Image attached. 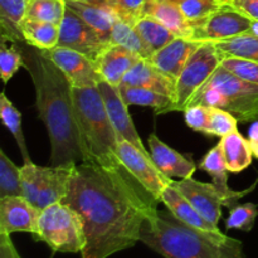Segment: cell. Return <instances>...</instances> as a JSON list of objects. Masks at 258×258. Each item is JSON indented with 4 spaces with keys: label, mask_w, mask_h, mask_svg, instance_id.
<instances>
[{
    "label": "cell",
    "mask_w": 258,
    "mask_h": 258,
    "mask_svg": "<svg viewBox=\"0 0 258 258\" xmlns=\"http://www.w3.org/2000/svg\"><path fill=\"white\" fill-rule=\"evenodd\" d=\"M60 203L75 209L83 222L82 258H108L134 247L145 219L158 212V202L133 176L87 163L75 166Z\"/></svg>",
    "instance_id": "obj_1"
},
{
    "label": "cell",
    "mask_w": 258,
    "mask_h": 258,
    "mask_svg": "<svg viewBox=\"0 0 258 258\" xmlns=\"http://www.w3.org/2000/svg\"><path fill=\"white\" fill-rule=\"evenodd\" d=\"M24 68L37 95V108L49 135L50 165L82 163L80 131L72 98V86L45 50L19 42Z\"/></svg>",
    "instance_id": "obj_2"
},
{
    "label": "cell",
    "mask_w": 258,
    "mask_h": 258,
    "mask_svg": "<svg viewBox=\"0 0 258 258\" xmlns=\"http://www.w3.org/2000/svg\"><path fill=\"white\" fill-rule=\"evenodd\" d=\"M140 241L165 258H244L243 243L219 232L197 229L170 211L145 219Z\"/></svg>",
    "instance_id": "obj_3"
},
{
    "label": "cell",
    "mask_w": 258,
    "mask_h": 258,
    "mask_svg": "<svg viewBox=\"0 0 258 258\" xmlns=\"http://www.w3.org/2000/svg\"><path fill=\"white\" fill-rule=\"evenodd\" d=\"M72 98L80 131L82 163L128 174L118 158L117 135L98 88L72 87Z\"/></svg>",
    "instance_id": "obj_4"
},
{
    "label": "cell",
    "mask_w": 258,
    "mask_h": 258,
    "mask_svg": "<svg viewBox=\"0 0 258 258\" xmlns=\"http://www.w3.org/2000/svg\"><path fill=\"white\" fill-rule=\"evenodd\" d=\"M202 105L228 111L238 122L258 120V85L248 82L219 66L197 91L188 106Z\"/></svg>",
    "instance_id": "obj_5"
},
{
    "label": "cell",
    "mask_w": 258,
    "mask_h": 258,
    "mask_svg": "<svg viewBox=\"0 0 258 258\" xmlns=\"http://www.w3.org/2000/svg\"><path fill=\"white\" fill-rule=\"evenodd\" d=\"M33 237L60 253H81L86 246L82 219L64 203L50 204L42 209L38 232Z\"/></svg>",
    "instance_id": "obj_6"
},
{
    "label": "cell",
    "mask_w": 258,
    "mask_h": 258,
    "mask_svg": "<svg viewBox=\"0 0 258 258\" xmlns=\"http://www.w3.org/2000/svg\"><path fill=\"white\" fill-rule=\"evenodd\" d=\"M173 185L180 190L194 206V208L201 213V216L208 223L218 227V222L222 217V206L232 209L239 204V199L252 193L258 185V180L248 189L242 191L221 190L213 183L207 184L194 180L193 178L173 180Z\"/></svg>",
    "instance_id": "obj_7"
},
{
    "label": "cell",
    "mask_w": 258,
    "mask_h": 258,
    "mask_svg": "<svg viewBox=\"0 0 258 258\" xmlns=\"http://www.w3.org/2000/svg\"><path fill=\"white\" fill-rule=\"evenodd\" d=\"M221 57L213 42H202L189 58L183 72L176 80V91L170 112L185 111L194 93L208 81L221 66Z\"/></svg>",
    "instance_id": "obj_8"
},
{
    "label": "cell",
    "mask_w": 258,
    "mask_h": 258,
    "mask_svg": "<svg viewBox=\"0 0 258 258\" xmlns=\"http://www.w3.org/2000/svg\"><path fill=\"white\" fill-rule=\"evenodd\" d=\"M117 154L123 168L143 186L144 190L158 203L161 202L163 191L173 183V179L168 178L159 170L150 155L144 154L128 141H118Z\"/></svg>",
    "instance_id": "obj_9"
},
{
    "label": "cell",
    "mask_w": 258,
    "mask_h": 258,
    "mask_svg": "<svg viewBox=\"0 0 258 258\" xmlns=\"http://www.w3.org/2000/svg\"><path fill=\"white\" fill-rule=\"evenodd\" d=\"M253 19L244 15L232 4H224L194 27L193 40L219 42L242 34H249Z\"/></svg>",
    "instance_id": "obj_10"
},
{
    "label": "cell",
    "mask_w": 258,
    "mask_h": 258,
    "mask_svg": "<svg viewBox=\"0 0 258 258\" xmlns=\"http://www.w3.org/2000/svg\"><path fill=\"white\" fill-rule=\"evenodd\" d=\"M111 45L100 34L67 7L59 25V40L57 47L68 48L85 54L92 60H97L101 53Z\"/></svg>",
    "instance_id": "obj_11"
},
{
    "label": "cell",
    "mask_w": 258,
    "mask_h": 258,
    "mask_svg": "<svg viewBox=\"0 0 258 258\" xmlns=\"http://www.w3.org/2000/svg\"><path fill=\"white\" fill-rule=\"evenodd\" d=\"M97 88L100 91L101 96H102L108 118H110L111 123H112L113 128H115L118 141H128V143L135 145L138 149H140L144 154L151 156L150 151L145 149L138 131H136L135 125H134L133 120H131L130 113H128V106L123 102L120 90H118V86H113L108 83L107 81L101 80L98 82Z\"/></svg>",
    "instance_id": "obj_12"
},
{
    "label": "cell",
    "mask_w": 258,
    "mask_h": 258,
    "mask_svg": "<svg viewBox=\"0 0 258 258\" xmlns=\"http://www.w3.org/2000/svg\"><path fill=\"white\" fill-rule=\"evenodd\" d=\"M45 52L64 73L72 87H97L98 82L102 80L95 60L90 59L82 53L62 47H55Z\"/></svg>",
    "instance_id": "obj_13"
},
{
    "label": "cell",
    "mask_w": 258,
    "mask_h": 258,
    "mask_svg": "<svg viewBox=\"0 0 258 258\" xmlns=\"http://www.w3.org/2000/svg\"><path fill=\"white\" fill-rule=\"evenodd\" d=\"M40 213L42 209L22 196L0 198V232L8 234L25 232L35 236Z\"/></svg>",
    "instance_id": "obj_14"
},
{
    "label": "cell",
    "mask_w": 258,
    "mask_h": 258,
    "mask_svg": "<svg viewBox=\"0 0 258 258\" xmlns=\"http://www.w3.org/2000/svg\"><path fill=\"white\" fill-rule=\"evenodd\" d=\"M148 143L151 159L164 175L170 179L193 178L197 166L191 159L181 155L180 153L166 145L155 134L149 136Z\"/></svg>",
    "instance_id": "obj_15"
},
{
    "label": "cell",
    "mask_w": 258,
    "mask_h": 258,
    "mask_svg": "<svg viewBox=\"0 0 258 258\" xmlns=\"http://www.w3.org/2000/svg\"><path fill=\"white\" fill-rule=\"evenodd\" d=\"M201 43L202 42H198V40L176 37L146 60H149L163 73L170 76L174 80H178L188 63L189 58L201 45Z\"/></svg>",
    "instance_id": "obj_16"
},
{
    "label": "cell",
    "mask_w": 258,
    "mask_h": 258,
    "mask_svg": "<svg viewBox=\"0 0 258 258\" xmlns=\"http://www.w3.org/2000/svg\"><path fill=\"white\" fill-rule=\"evenodd\" d=\"M143 58L122 45L111 44L101 53L96 66L102 80L113 86H120L126 73Z\"/></svg>",
    "instance_id": "obj_17"
},
{
    "label": "cell",
    "mask_w": 258,
    "mask_h": 258,
    "mask_svg": "<svg viewBox=\"0 0 258 258\" xmlns=\"http://www.w3.org/2000/svg\"><path fill=\"white\" fill-rule=\"evenodd\" d=\"M121 85L143 87L169 96L174 100L176 91V80L159 71L149 60L140 59L123 77Z\"/></svg>",
    "instance_id": "obj_18"
},
{
    "label": "cell",
    "mask_w": 258,
    "mask_h": 258,
    "mask_svg": "<svg viewBox=\"0 0 258 258\" xmlns=\"http://www.w3.org/2000/svg\"><path fill=\"white\" fill-rule=\"evenodd\" d=\"M77 164L59 166H43L42 168V186L38 197L37 207L44 209L45 207L54 203H60L67 197L70 190L71 178L73 169Z\"/></svg>",
    "instance_id": "obj_19"
},
{
    "label": "cell",
    "mask_w": 258,
    "mask_h": 258,
    "mask_svg": "<svg viewBox=\"0 0 258 258\" xmlns=\"http://www.w3.org/2000/svg\"><path fill=\"white\" fill-rule=\"evenodd\" d=\"M144 15L154 18L165 25L176 37L193 39L194 28L179 4L165 0H148L144 7Z\"/></svg>",
    "instance_id": "obj_20"
},
{
    "label": "cell",
    "mask_w": 258,
    "mask_h": 258,
    "mask_svg": "<svg viewBox=\"0 0 258 258\" xmlns=\"http://www.w3.org/2000/svg\"><path fill=\"white\" fill-rule=\"evenodd\" d=\"M161 203L165 204L168 211H170L175 218H178L179 221L188 224V226L207 232H219L218 227L208 223L201 216V213L194 208V206L188 201V198L173 185V183L166 186L165 190L163 191Z\"/></svg>",
    "instance_id": "obj_21"
},
{
    "label": "cell",
    "mask_w": 258,
    "mask_h": 258,
    "mask_svg": "<svg viewBox=\"0 0 258 258\" xmlns=\"http://www.w3.org/2000/svg\"><path fill=\"white\" fill-rule=\"evenodd\" d=\"M66 4L78 17L82 18L90 27H92L102 37L103 40L110 43L112 28L118 20L116 13L110 7H98V5L87 4V3L77 2V0H66Z\"/></svg>",
    "instance_id": "obj_22"
},
{
    "label": "cell",
    "mask_w": 258,
    "mask_h": 258,
    "mask_svg": "<svg viewBox=\"0 0 258 258\" xmlns=\"http://www.w3.org/2000/svg\"><path fill=\"white\" fill-rule=\"evenodd\" d=\"M29 0H0V39L24 42L20 24L27 17Z\"/></svg>",
    "instance_id": "obj_23"
},
{
    "label": "cell",
    "mask_w": 258,
    "mask_h": 258,
    "mask_svg": "<svg viewBox=\"0 0 258 258\" xmlns=\"http://www.w3.org/2000/svg\"><path fill=\"white\" fill-rule=\"evenodd\" d=\"M229 173H241L253 160V153L248 139H244L238 130L221 138L219 141Z\"/></svg>",
    "instance_id": "obj_24"
},
{
    "label": "cell",
    "mask_w": 258,
    "mask_h": 258,
    "mask_svg": "<svg viewBox=\"0 0 258 258\" xmlns=\"http://www.w3.org/2000/svg\"><path fill=\"white\" fill-rule=\"evenodd\" d=\"M23 39L27 44L40 50H50L58 45L59 25L25 18L20 24Z\"/></svg>",
    "instance_id": "obj_25"
},
{
    "label": "cell",
    "mask_w": 258,
    "mask_h": 258,
    "mask_svg": "<svg viewBox=\"0 0 258 258\" xmlns=\"http://www.w3.org/2000/svg\"><path fill=\"white\" fill-rule=\"evenodd\" d=\"M118 90H120L121 97L126 105L148 106V107L154 108L156 115L170 112L171 106L174 103V100L169 96L153 90H148V88L120 85Z\"/></svg>",
    "instance_id": "obj_26"
},
{
    "label": "cell",
    "mask_w": 258,
    "mask_h": 258,
    "mask_svg": "<svg viewBox=\"0 0 258 258\" xmlns=\"http://www.w3.org/2000/svg\"><path fill=\"white\" fill-rule=\"evenodd\" d=\"M135 29L143 42L145 43L146 48L150 53V57L176 38V35L171 30H169L165 25L148 15H144L138 20V23L135 24Z\"/></svg>",
    "instance_id": "obj_27"
},
{
    "label": "cell",
    "mask_w": 258,
    "mask_h": 258,
    "mask_svg": "<svg viewBox=\"0 0 258 258\" xmlns=\"http://www.w3.org/2000/svg\"><path fill=\"white\" fill-rule=\"evenodd\" d=\"M213 43L221 59L233 57L258 62V37L256 35L242 34Z\"/></svg>",
    "instance_id": "obj_28"
},
{
    "label": "cell",
    "mask_w": 258,
    "mask_h": 258,
    "mask_svg": "<svg viewBox=\"0 0 258 258\" xmlns=\"http://www.w3.org/2000/svg\"><path fill=\"white\" fill-rule=\"evenodd\" d=\"M0 117H2L5 127L13 134L14 139L17 140L18 146L20 149V154L23 156V161L30 163L32 160H30L29 153H28L27 144H25V138L22 128V115L4 92L0 95Z\"/></svg>",
    "instance_id": "obj_29"
},
{
    "label": "cell",
    "mask_w": 258,
    "mask_h": 258,
    "mask_svg": "<svg viewBox=\"0 0 258 258\" xmlns=\"http://www.w3.org/2000/svg\"><path fill=\"white\" fill-rule=\"evenodd\" d=\"M199 169L211 175L213 184L221 190H231L228 186V168L222 151L221 144H217L206 154L199 163Z\"/></svg>",
    "instance_id": "obj_30"
},
{
    "label": "cell",
    "mask_w": 258,
    "mask_h": 258,
    "mask_svg": "<svg viewBox=\"0 0 258 258\" xmlns=\"http://www.w3.org/2000/svg\"><path fill=\"white\" fill-rule=\"evenodd\" d=\"M110 43L111 44L122 45V47L127 48L131 52L140 55L143 59H148L150 57V53H149L148 48H146L145 43L143 42L139 33L136 32L135 27L120 19L113 25L112 32H111Z\"/></svg>",
    "instance_id": "obj_31"
},
{
    "label": "cell",
    "mask_w": 258,
    "mask_h": 258,
    "mask_svg": "<svg viewBox=\"0 0 258 258\" xmlns=\"http://www.w3.org/2000/svg\"><path fill=\"white\" fill-rule=\"evenodd\" d=\"M66 9V0H29L25 18L60 25Z\"/></svg>",
    "instance_id": "obj_32"
},
{
    "label": "cell",
    "mask_w": 258,
    "mask_h": 258,
    "mask_svg": "<svg viewBox=\"0 0 258 258\" xmlns=\"http://www.w3.org/2000/svg\"><path fill=\"white\" fill-rule=\"evenodd\" d=\"M18 196L23 197L20 168L0 149V198Z\"/></svg>",
    "instance_id": "obj_33"
},
{
    "label": "cell",
    "mask_w": 258,
    "mask_h": 258,
    "mask_svg": "<svg viewBox=\"0 0 258 258\" xmlns=\"http://www.w3.org/2000/svg\"><path fill=\"white\" fill-rule=\"evenodd\" d=\"M0 40V76L3 82L7 83L22 66L24 67V58L19 42L12 43L4 39Z\"/></svg>",
    "instance_id": "obj_34"
},
{
    "label": "cell",
    "mask_w": 258,
    "mask_h": 258,
    "mask_svg": "<svg viewBox=\"0 0 258 258\" xmlns=\"http://www.w3.org/2000/svg\"><path fill=\"white\" fill-rule=\"evenodd\" d=\"M258 217V207L254 203L237 204L229 209V216L226 219L227 229L251 232Z\"/></svg>",
    "instance_id": "obj_35"
},
{
    "label": "cell",
    "mask_w": 258,
    "mask_h": 258,
    "mask_svg": "<svg viewBox=\"0 0 258 258\" xmlns=\"http://www.w3.org/2000/svg\"><path fill=\"white\" fill-rule=\"evenodd\" d=\"M42 168L35 165L33 161L24 163L20 168V181H22L23 197L37 207L38 197L42 186Z\"/></svg>",
    "instance_id": "obj_36"
},
{
    "label": "cell",
    "mask_w": 258,
    "mask_h": 258,
    "mask_svg": "<svg viewBox=\"0 0 258 258\" xmlns=\"http://www.w3.org/2000/svg\"><path fill=\"white\" fill-rule=\"evenodd\" d=\"M179 7L193 28L222 7L218 0H180Z\"/></svg>",
    "instance_id": "obj_37"
},
{
    "label": "cell",
    "mask_w": 258,
    "mask_h": 258,
    "mask_svg": "<svg viewBox=\"0 0 258 258\" xmlns=\"http://www.w3.org/2000/svg\"><path fill=\"white\" fill-rule=\"evenodd\" d=\"M238 120L234 117L228 111H224L222 108L211 107L209 112V122H208V133L207 135H214L223 138L237 128Z\"/></svg>",
    "instance_id": "obj_38"
},
{
    "label": "cell",
    "mask_w": 258,
    "mask_h": 258,
    "mask_svg": "<svg viewBox=\"0 0 258 258\" xmlns=\"http://www.w3.org/2000/svg\"><path fill=\"white\" fill-rule=\"evenodd\" d=\"M148 0H108V7L116 13L118 19L134 25L144 17V7Z\"/></svg>",
    "instance_id": "obj_39"
},
{
    "label": "cell",
    "mask_w": 258,
    "mask_h": 258,
    "mask_svg": "<svg viewBox=\"0 0 258 258\" xmlns=\"http://www.w3.org/2000/svg\"><path fill=\"white\" fill-rule=\"evenodd\" d=\"M221 66L242 80L258 85V62L231 57L222 59Z\"/></svg>",
    "instance_id": "obj_40"
},
{
    "label": "cell",
    "mask_w": 258,
    "mask_h": 258,
    "mask_svg": "<svg viewBox=\"0 0 258 258\" xmlns=\"http://www.w3.org/2000/svg\"><path fill=\"white\" fill-rule=\"evenodd\" d=\"M209 112H211V107H207V106H189L184 111V117H185L186 125L191 130L207 135V133H208Z\"/></svg>",
    "instance_id": "obj_41"
},
{
    "label": "cell",
    "mask_w": 258,
    "mask_h": 258,
    "mask_svg": "<svg viewBox=\"0 0 258 258\" xmlns=\"http://www.w3.org/2000/svg\"><path fill=\"white\" fill-rule=\"evenodd\" d=\"M231 4L244 15L258 22V0H232Z\"/></svg>",
    "instance_id": "obj_42"
},
{
    "label": "cell",
    "mask_w": 258,
    "mask_h": 258,
    "mask_svg": "<svg viewBox=\"0 0 258 258\" xmlns=\"http://www.w3.org/2000/svg\"><path fill=\"white\" fill-rule=\"evenodd\" d=\"M0 258H22L10 239V234L0 232Z\"/></svg>",
    "instance_id": "obj_43"
},
{
    "label": "cell",
    "mask_w": 258,
    "mask_h": 258,
    "mask_svg": "<svg viewBox=\"0 0 258 258\" xmlns=\"http://www.w3.org/2000/svg\"><path fill=\"white\" fill-rule=\"evenodd\" d=\"M248 143L252 149L254 158L258 159V121L252 123L251 128L248 131Z\"/></svg>",
    "instance_id": "obj_44"
},
{
    "label": "cell",
    "mask_w": 258,
    "mask_h": 258,
    "mask_svg": "<svg viewBox=\"0 0 258 258\" xmlns=\"http://www.w3.org/2000/svg\"><path fill=\"white\" fill-rule=\"evenodd\" d=\"M77 2L87 3V4L98 5V7H108V0H77Z\"/></svg>",
    "instance_id": "obj_45"
},
{
    "label": "cell",
    "mask_w": 258,
    "mask_h": 258,
    "mask_svg": "<svg viewBox=\"0 0 258 258\" xmlns=\"http://www.w3.org/2000/svg\"><path fill=\"white\" fill-rule=\"evenodd\" d=\"M249 34L258 37V22L257 20H253V23H252V28H251V32H249Z\"/></svg>",
    "instance_id": "obj_46"
},
{
    "label": "cell",
    "mask_w": 258,
    "mask_h": 258,
    "mask_svg": "<svg viewBox=\"0 0 258 258\" xmlns=\"http://www.w3.org/2000/svg\"><path fill=\"white\" fill-rule=\"evenodd\" d=\"M218 2L221 3L222 5H224V4H231L232 0H218Z\"/></svg>",
    "instance_id": "obj_47"
},
{
    "label": "cell",
    "mask_w": 258,
    "mask_h": 258,
    "mask_svg": "<svg viewBox=\"0 0 258 258\" xmlns=\"http://www.w3.org/2000/svg\"><path fill=\"white\" fill-rule=\"evenodd\" d=\"M165 2H173V3H176V4H179V2H180V0H165Z\"/></svg>",
    "instance_id": "obj_48"
}]
</instances>
